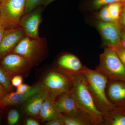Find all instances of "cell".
I'll list each match as a JSON object with an SVG mask.
<instances>
[{
    "instance_id": "cell-1",
    "label": "cell",
    "mask_w": 125,
    "mask_h": 125,
    "mask_svg": "<svg viewBox=\"0 0 125 125\" xmlns=\"http://www.w3.org/2000/svg\"><path fill=\"white\" fill-rule=\"evenodd\" d=\"M71 79L72 85L69 92L78 108L88 114L95 125H104L103 113L95 105L85 75L79 73Z\"/></svg>"
},
{
    "instance_id": "cell-2",
    "label": "cell",
    "mask_w": 125,
    "mask_h": 125,
    "mask_svg": "<svg viewBox=\"0 0 125 125\" xmlns=\"http://www.w3.org/2000/svg\"><path fill=\"white\" fill-rule=\"evenodd\" d=\"M83 73L87 77L90 90L98 110L103 113L115 106L107 96L106 90L109 81L107 78L96 70H91L85 66Z\"/></svg>"
},
{
    "instance_id": "cell-3",
    "label": "cell",
    "mask_w": 125,
    "mask_h": 125,
    "mask_svg": "<svg viewBox=\"0 0 125 125\" xmlns=\"http://www.w3.org/2000/svg\"><path fill=\"white\" fill-rule=\"evenodd\" d=\"M46 40L44 38H33L26 36L16 45L11 52L23 56L32 63L37 65L45 60L47 54Z\"/></svg>"
},
{
    "instance_id": "cell-4",
    "label": "cell",
    "mask_w": 125,
    "mask_h": 125,
    "mask_svg": "<svg viewBox=\"0 0 125 125\" xmlns=\"http://www.w3.org/2000/svg\"><path fill=\"white\" fill-rule=\"evenodd\" d=\"M96 70L109 81H125V66L115 52L108 47L100 55Z\"/></svg>"
},
{
    "instance_id": "cell-5",
    "label": "cell",
    "mask_w": 125,
    "mask_h": 125,
    "mask_svg": "<svg viewBox=\"0 0 125 125\" xmlns=\"http://www.w3.org/2000/svg\"><path fill=\"white\" fill-rule=\"evenodd\" d=\"M27 0H1L0 16L5 29L19 26L25 14Z\"/></svg>"
},
{
    "instance_id": "cell-6",
    "label": "cell",
    "mask_w": 125,
    "mask_h": 125,
    "mask_svg": "<svg viewBox=\"0 0 125 125\" xmlns=\"http://www.w3.org/2000/svg\"><path fill=\"white\" fill-rule=\"evenodd\" d=\"M0 66L10 80L16 75L27 77L33 67L32 63L23 56L13 52L2 57Z\"/></svg>"
},
{
    "instance_id": "cell-7",
    "label": "cell",
    "mask_w": 125,
    "mask_h": 125,
    "mask_svg": "<svg viewBox=\"0 0 125 125\" xmlns=\"http://www.w3.org/2000/svg\"><path fill=\"white\" fill-rule=\"evenodd\" d=\"M42 83L45 89L58 97L69 91L72 79L61 72L54 71L46 75Z\"/></svg>"
},
{
    "instance_id": "cell-8",
    "label": "cell",
    "mask_w": 125,
    "mask_h": 125,
    "mask_svg": "<svg viewBox=\"0 0 125 125\" xmlns=\"http://www.w3.org/2000/svg\"><path fill=\"white\" fill-rule=\"evenodd\" d=\"M43 8L38 6L29 13L25 14L21 18L19 26L24 30L26 36L38 38L39 28L42 21Z\"/></svg>"
},
{
    "instance_id": "cell-9",
    "label": "cell",
    "mask_w": 125,
    "mask_h": 125,
    "mask_svg": "<svg viewBox=\"0 0 125 125\" xmlns=\"http://www.w3.org/2000/svg\"><path fill=\"white\" fill-rule=\"evenodd\" d=\"M26 34L19 26L5 30L0 45V58L10 53Z\"/></svg>"
},
{
    "instance_id": "cell-10",
    "label": "cell",
    "mask_w": 125,
    "mask_h": 125,
    "mask_svg": "<svg viewBox=\"0 0 125 125\" xmlns=\"http://www.w3.org/2000/svg\"><path fill=\"white\" fill-rule=\"evenodd\" d=\"M84 67L77 56L73 54H66L61 56L58 59L57 69L72 79L77 74L83 73Z\"/></svg>"
},
{
    "instance_id": "cell-11",
    "label": "cell",
    "mask_w": 125,
    "mask_h": 125,
    "mask_svg": "<svg viewBox=\"0 0 125 125\" xmlns=\"http://www.w3.org/2000/svg\"><path fill=\"white\" fill-rule=\"evenodd\" d=\"M44 89L41 83L33 85L29 91L25 93H7L0 99V109L25 103L32 96Z\"/></svg>"
},
{
    "instance_id": "cell-12",
    "label": "cell",
    "mask_w": 125,
    "mask_h": 125,
    "mask_svg": "<svg viewBox=\"0 0 125 125\" xmlns=\"http://www.w3.org/2000/svg\"><path fill=\"white\" fill-rule=\"evenodd\" d=\"M106 93L108 100L114 106H125V81L109 80Z\"/></svg>"
},
{
    "instance_id": "cell-13",
    "label": "cell",
    "mask_w": 125,
    "mask_h": 125,
    "mask_svg": "<svg viewBox=\"0 0 125 125\" xmlns=\"http://www.w3.org/2000/svg\"><path fill=\"white\" fill-rule=\"evenodd\" d=\"M97 27L107 43V46L116 45L120 42L121 32L118 24L100 22L98 23Z\"/></svg>"
},
{
    "instance_id": "cell-14",
    "label": "cell",
    "mask_w": 125,
    "mask_h": 125,
    "mask_svg": "<svg viewBox=\"0 0 125 125\" xmlns=\"http://www.w3.org/2000/svg\"><path fill=\"white\" fill-rule=\"evenodd\" d=\"M50 92L46 89L34 94L25 102L24 110L30 116L38 118L40 109Z\"/></svg>"
},
{
    "instance_id": "cell-15",
    "label": "cell",
    "mask_w": 125,
    "mask_h": 125,
    "mask_svg": "<svg viewBox=\"0 0 125 125\" xmlns=\"http://www.w3.org/2000/svg\"><path fill=\"white\" fill-rule=\"evenodd\" d=\"M58 96V98L56 99L55 105L59 113L71 114H75L81 111L78 108L69 91Z\"/></svg>"
},
{
    "instance_id": "cell-16",
    "label": "cell",
    "mask_w": 125,
    "mask_h": 125,
    "mask_svg": "<svg viewBox=\"0 0 125 125\" xmlns=\"http://www.w3.org/2000/svg\"><path fill=\"white\" fill-rule=\"evenodd\" d=\"M57 96L49 93V95L43 102L40 109L38 118L43 121H48L60 116L55 105Z\"/></svg>"
},
{
    "instance_id": "cell-17",
    "label": "cell",
    "mask_w": 125,
    "mask_h": 125,
    "mask_svg": "<svg viewBox=\"0 0 125 125\" xmlns=\"http://www.w3.org/2000/svg\"><path fill=\"white\" fill-rule=\"evenodd\" d=\"M104 125H125V107L114 106L103 113Z\"/></svg>"
},
{
    "instance_id": "cell-18",
    "label": "cell",
    "mask_w": 125,
    "mask_h": 125,
    "mask_svg": "<svg viewBox=\"0 0 125 125\" xmlns=\"http://www.w3.org/2000/svg\"><path fill=\"white\" fill-rule=\"evenodd\" d=\"M60 117L65 125H95L91 117L82 111L73 114L61 113Z\"/></svg>"
},
{
    "instance_id": "cell-19",
    "label": "cell",
    "mask_w": 125,
    "mask_h": 125,
    "mask_svg": "<svg viewBox=\"0 0 125 125\" xmlns=\"http://www.w3.org/2000/svg\"><path fill=\"white\" fill-rule=\"evenodd\" d=\"M125 2H114L107 5L108 9L112 18L117 23L120 19Z\"/></svg>"
},
{
    "instance_id": "cell-20",
    "label": "cell",
    "mask_w": 125,
    "mask_h": 125,
    "mask_svg": "<svg viewBox=\"0 0 125 125\" xmlns=\"http://www.w3.org/2000/svg\"><path fill=\"white\" fill-rule=\"evenodd\" d=\"M0 84L10 91L12 88L13 85L10 80L5 72L0 66Z\"/></svg>"
},
{
    "instance_id": "cell-21",
    "label": "cell",
    "mask_w": 125,
    "mask_h": 125,
    "mask_svg": "<svg viewBox=\"0 0 125 125\" xmlns=\"http://www.w3.org/2000/svg\"><path fill=\"white\" fill-rule=\"evenodd\" d=\"M98 16L100 19L102 21V22L115 23L118 24L112 18L108 11L107 5L104 6L103 8L101 10L98 14Z\"/></svg>"
},
{
    "instance_id": "cell-22",
    "label": "cell",
    "mask_w": 125,
    "mask_h": 125,
    "mask_svg": "<svg viewBox=\"0 0 125 125\" xmlns=\"http://www.w3.org/2000/svg\"><path fill=\"white\" fill-rule=\"evenodd\" d=\"M107 46L108 47L111 48L115 52L125 66V50L120 43L116 45Z\"/></svg>"
},
{
    "instance_id": "cell-23",
    "label": "cell",
    "mask_w": 125,
    "mask_h": 125,
    "mask_svg": "<svg viewBox=\"0 0 125 125\" xmlns=\"http://www.w3.org/2000/svg\"><path fill=\"white\" fill-rule=\"evenodd\" d=\"M44 0H27L25 14L29 13L38 6L42 5Z\"/></svg>"
},
{
    "instance_id": "cell-24",
    "label": "cell",
    "mask_w": 125,
    "mask_h": 125,
    "mask_svg": "<svg viewBox=\"0 0 125 125\" xmlns=\"http://www.w3.org/2000/svg\"><path fill=\"white\" fill-rule=\"evenodd\" d=\"M20 119V114L17 110L13 109L9 112L7 116V122L10 125H15Z\"/></svg>"
},
{
    "instance_id": "cell-25",
    "label": "cell",
    "mask_w": 125,
    "mask_h": 125,
    "mask_svg": "<svg viewBox=\"0 0 125 125\" xmlns=\"http://www.w3.org/2000/svg\"><path fill=\"white\" fill-rule=\"evenodd\" d=\"M123 2L125 3V0H94L93 1V5L96 8H99L114 2Z\"/></svg>"
},
{
    "instance_id": "cell-26",
    "label": "cell",
    "mask_w": 125,
    "mask_h": 125,
    "mask_svg": "<svg viewBox=\"0 0 125 125\" xmlns=\"http://www.w3.org/2000/svg\"><path fill=\"white\" fill-rule=\"evenodd\" d=\"M32 87V86H30L28 84H22L17 87L16 92L19 93H25L29 91Z\"/></svg>"
},
{
    "instance_id": "cell-27",
    "label": "cell",
    "mask_w": 125,
    "mask_h": 125,
    "mask_svg": "<svg viewBox=\"0 0 125 125\" xmlns=\"http://www.w3.org/2000/svg\"><path fill=\"white\" fill-rule=\"evenodd\" d=\"M23 78L22 76L21 75H16L14 76L11 80V84L14 87H18L22 84Z\"/></svg>"
},
{
    "instance_id": "cell-28",
    "label": "cell",
    "mask_w": 125,
    "mask_h": 125,
    "mask_svg": "<svg viewBox=\"0 0 125 125\" xmlns=\"http://www.w3.org/2000/svg\"><path fill=\"white\" fill-rule=\"evenodd\" d=\"M47 125H65L62 118L60 116L48 121L46 123Z\"/></svg>"
},
{
    "instance_id": "cell-29",
    "label": "cell",
    "mask_w": 125,
    "mask_h": 125,
    "mask_svg": "<svg viewBox=\"0 0 125 125\" xmlns=\"http://www.w3.org/2000/svg\"><path fill=\"white\" fill-rule=\"evenodd\" d=\"M26 125H39L40 123L38 122L34 119L32 118H29L27 119L25 123Z\"/></svg>"
},
{
    "instance_id": "cell-30",
    "label": "cell",
    "mask_w": 125,
    "mask_h": 125,
    "mask_svg": "<svg viewBox=\"0 0 125 125\" xmlns=\"http://www.w3.org/2000/svg\"><path fill=\"white\" fill-rule=\"evenodd\" d=\"M9 90L0 84V99L5 94L8 93Z\"/></svg>"
},
{
    "instance_id": "cell-31",
    "label": "cell",
    "mask_w": 125,
    "mask_h": 125,
    "mask_svg": "<svg viewBox=\"0 0 125 125\" xmlns=\"http://www.w3.org/2000/svg\"><path fill=\"white\" fill-rule=\"evenodd\" d=\"M120 18L121 23L125 27V4L123 6Z\"/></svg>"
},
{
    "instance_id": "cell-32",
    "label": "cell",
    "mask_w": 125,
    "mask_h": 125,
    "mask_svg": "<svg viewBox=\"0 0 125 125\" xmlns=\"http://www.w3.org/2000/svg\"><path fill=\"white\" fill-rule=\"evenodd\" d=\"M120 43L125 50V32H121Z\"/></svg>"
},
{
    "instance_id": "cell-33",
    "label": "cell",
    "mask_w": 125,
    "mask_h": 125,
    "mask_svg": "<svg viewBox=\"0 0 125 125\" xmlns=\"http://www.w3.org/2000/svg\"><path fill=\"white\" fill-rule=\"evenodd\" d=\"M55 0H44L43 2L42 5L44 7L47 6L53 2Z\"/></svg>"
},
{
    "instance_id": "cell-34",
    "label": "cell",
    "mask_w": 125,
    "mask_h": 125,
    "mask_svg": "<svg viewBox=\"0 0 125 125\" xmlns=\"http://www.w3.org/2000/svg\"><path fill=\"white\" fill-rule=\"evenodd\" d=\"M5 30V29L4 27H0V45L2 36H3V33H4Z\"/></svg>"
},
{
    "instance_id": "cell-35",
    "label": "cell",
    "mask_w": 125,
    "mask_h": 125,
    "mask_svg": "<svg viewBox=\"0 0 125 125\" xmlns=\"http://www.w3.org/2000/svg\"><path fill=\"white\" fill-rule=\"evenodd\" d=\"M2 27V24H1V21L0 16V27Z\"/></svg>"
},
{
    "instance_id": "cell-36",
    "label": "cell",
    "mask_w": 125,
    "mask_h": 125,
    "mask_svg": "<svg viewBox=\"0 0 125 125\" xmlns=\"http://www.w3.org/2000/svg\"><path fill=\"white\" fill-rule=\"evenodd\" d=\"M0 121H1V117H0Z\"/></svg>"
},
{
    "instance_id": "cell-37",
    "label": "cell",
    "mask_w": 125,
    "mask_h": 125,
    "mask_svg": "<svg viewBox=\"0 0 125 125\" xmlns=\"http://www.w3.org/2000/svg\"><path fill=\"white\" fill-rule=\"evenodd\" d=\"M1 0H0V2Z\"/></svg>"
},
{
    "instance_id": "cell-38",
    "label": "cell",
    "mask_w": 125,
    "mask_h": 125,
    "mask_svg": "<svg viewBox=\"0 0 125 125\" xmlns=\"http://www.w3.org/2000/svg\"></svg>"
},
{
    "instance_id": "cell-39",
    "label": "cell",
    "mask_w": 125,
    "mask_h": 125,
    "mask_svg": "<svg viewBox=\"0 0 125 125\" xmlns=\"http://www.w3.org/2000/svg\"></svg>"
}]
</instances>
